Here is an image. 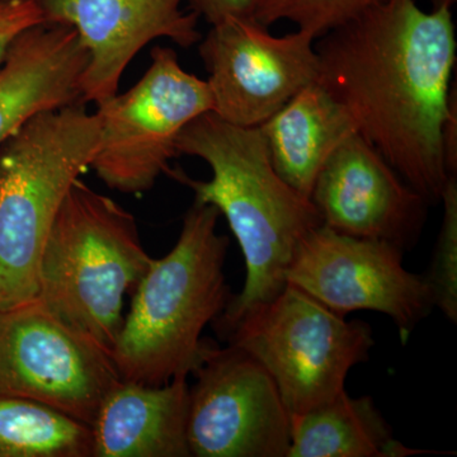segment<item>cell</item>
Listing matches in <instances>:
<instances>
[{
	"mask_svg": "<svg viewBox=\"0 0 457 457\" xmlns=\"http://www.w3.org/2000/svg\"><path fill=\"white\" fill-rule=\"evenodd\" d=\"M212 111L207 80L186 71L176 51L156 46L139 82L97 104L101 144L90 168L114 191H149L179 155L176 144L183 129Z\"/></svg>",
	"mask_w": 457,
	"mask_h": 457,
	"instance_id": "52a82bcc",
	"label": "cell"
},
{
	"mask_svg": "<svg viewBox=\"0 0 457 457\" xmlns=\"http://www.w3.org/2000/svg\"><path fill=\"white\" fill-rule=\"evenodd\" d=\"M42 22L36 0H0V66L18 36Z\"/></svg>",
	"mask_w": 457,
	"mask_h": 457,
	"instance_id": "44dd1931",
	"label": "cell"
},
{
	"mask_svg": "<svg viewBox=\"0 0 457 457\" xmlns=\"http://www.w3.org/2000/svg\"><path fill=\"white\" fill-rule=\"evenodd\" d=\"M260 128L278 176L308 198L327 159L357 131L351 114L318 80L303 87Z\"/></svg>",
	"mask_w": 457,
	"mask_h": 457,
	"instance_id": "2e32d148",
	"label": "cell"
},
{
	"mask_svg": "<svg viewBox=\"0 0 457 457\" xmlns=\"http://www.w3.org/2000/svg\"><path fill=\"white\" fill-rule=\"evenodd\" d=\"M220 212L195 201L176 245L149 269L132 294L112 356L120 378L159 386L198 368L204 328L231 296L225 279L228 237L218 233Z\"/></svg>",
	"mask_w": 457,
	"mask_h": 457,
	"instance_id": "3957f363",
	"label": "cell"
},
{
	"mask_svg": "<svg viewBox=\"0 0 457 457\" xmlns=\"http://www.w3.org/2000/svg\"><path fill=\"white\" fill-rule=\"evenodd\" d=\"M152 260L134 215L78 179L42 249L36 299L111 354L125 320V297Z\"/></svg>",
	"mask_w": 457,
	"mask_h": 457,
	"instance_id": "277c9868",
	"label": "cell"
},
{
	"mask_svg": "<svg viewBox=\"0 0 457 457\" xmlns=\"http://www.w3.org/2000/svg\"><path fill=\"white\" fill-rule=\"evenodd\" d=\"M176 145L179 154L197 156L212 168L206 182L173 174L195 192V201L212 204L227 218L245 255V287L215 320L224 327L285 287L297 245L321 220L311 198L273 168L260 126L233 125L212 111L189 122Z\"/></svg>",
	"mask_w": 457,
	"mask_h": 457,
	"instance_id": "7a4b0ae2",
	"label": "cell"
},
{
	"mask_svg": "<svg viewBox=\"0 0 457 457\" xmlns=\"http://www.w3.org/2000/svg\"><path fill=\"white\" fill-rule=\"evenodd\" d=\"M311 201L321 224L332 230L390 243L403 252L420 239L429 204L359 131L327 159Z\"/></svg>",
	"mask_w": 457,
	"mask_h": 457,
	"instance_id": "7c38bea8",
	"label": "cell"
},
{
	"mask_svg": "<svg viewBox=\"0 0 457 457\" xmlns=\"http://www.w3.org/2000/svg\"><path fill=\"white\" fill-rule=\"evenodd\" d=\"M403 254L390 243L345 236L321 224L297 245L286 284L343 317L360 311L387 315L407 339L435 306L425 276L409 272Z\"/></svg>",
	"mask_w": 457,
	"mask_h": 457,
	"instance_id": "9c48e42d",
	"label": "cell"
},
{
	"mask_svg": "<svg viewBox=\"0 0 457 457\" xmlns=\"http://www.w3.org/2000/svg\"><path fill=\"white\" fill-rule=\"evenodd\" d=\"M290 418L287 457H403L428 453L396 441L374 400L352 398L345 390L326 404Z\"/></svg>",
	"mask_w": 457,
	"mask_h": 457,
	"instance_id": "e0dca14e",
	"label": "cell"
},
{
	"mask_svg": "<svg viewBox=\"0 0 457 457\" xmlns=\"http://www.w3.org/2000/svg\"><path fill=\"white\" fill-rule=\"evenodd\" d=\"M444 216L431 269L425 276L433 306L457 320V176L450 177L441 196Z\"/></svg>",
	"mask_w": 457,
	"mask_h": 457,
	"instance_id": "ffe728a7",
	"label": "cell"
},
{
	"mask_svg": "<svg viewBox=\"0 0 457 457\" xmlns=\"http://www.w3.org/2000/svg\"><path fill=\"white\" fill-rule=\"evenodd\" d=\"M257 0H189V9L210 25L228 17L253 18Z\"/></svg>",
	"mask_w": 457,
	"mask_h": 457,
	"instance_id": "7402d4cb",
	"label": "cell"
},
{
	"mask_svg": "<svg viewBox=\"0 0 457 457\" xmlns=\"http://www.w3.org/2000/svg\"><path fill=\"white\" fill-rule=\"evenodd\" d=\"M218 329L269 372L290 414L336 398L351 369L368 361L374 347L369 324L345 320L288 284Z\"/></svg>",
	"mask_w": 457,
	"mask_h": 457,
	"instance_id": "8992f818",
	"label": "cell"
},
{
	"mask_svg": "<svg viewBox=\"0 0 457 457\" xmlns=\"http://www.w3.org/2000/svg\"><path fill=\"white\" fill-rule=\"evenodd\" d=\"M185 0H36L44 22L73 27L89 54L83 75L84 104L119 93L125 69L156 38L187 49L201 41L198 17Z\"/></svg>",
	"mask_w": 457,
	"mask_h": 457,
	"instance_id": "4fadbf2b",
	"label": "cell"
},
{
	"mask_svg": "<svg viewBox=\"0 0 457 457\" xmlns=\"http://www.w3.org/2000/svg\"><path fill=\"white\" fill-rule=\"evenodd\" d=\"M209 73L213 111L243 128H257L303 87L317 82L315 38L300 31L273 36L254 18L228 17L198 42Z\"/></svg>",
	"mask_w": 457,
	"mask_h": 457,
	"instance_id": "8fae6325",
	"label": "cell"
},
{
	"mask_svg": "<svg viewBox=\"0 0 457 457\" xmlns=\"http://www.w3.org/2000/svg\"><path fill=\"white\" fill-rule=\"evenodd\" d=\"M187 378L152 386L120 381L92 426L93 457H189Z\"/></svg>",
	"mask_w": 457,
	"mask_h": 457,
	"instance_id": "9a60e30c",
	"label": "cell"
},
{
	"mask_svg": "<svg viewBox=\"0 0 457 457\" xmlns=\"http://www.w3.org/2000/svg\"><path fill=\"white\" fill-rule=\"evenodd\" d=\"M0 457H93L92 428L50 405L0 395Z\"/></svg>",
	"mask_w": 457,
	"mask_h": 457,
	"instance_id": "ac0fdd59",
	"label": "cell"
},
{
	"mask_svg": "<svg viewBox=\"0 0 457 457\" xmlns=\"http://www.w3.org/2000/svg\"><path fill=\"white\" fill-rule=\"evenodd\" d=\"M88 62L71 26L42 22L21 33L0 66V145L36 114L83 102Z\"/></svg>",
	"mask_w": 457,
	"mask_h": 457,
	"instance_id": "5bb4252c",
	"label": "cell"
},
{
	"mask_svg": "<svg viewBox=\"0 0 457 457\" xmlns=\"http://www.w3.org/2000/svg\"><path fill=\"white\" fill-rule=\"evenodd\" d=\"M189 386L187 442L195 457H287L290 411L269 372L236 345L206 350Z\"/></svg>",
	"mask_w": 457,
	"mask_h": 457,
	"instance_id": "30bf717a",
	"label": "cell"
},
{
	"mask_svg": "<svg viewBox=\"0 0 457 457\" xmlns=\"http://www.w3.org/2000/svg\"><path fill=\"white\" fill-rule=\"evenodd\" d=\"M120 381L112 356L40 300L0 308V395L35 400L92 426Z\"/></svg>",
	"mask_w": 457,
	"mask_h": 457,
	"instance_id": "ba28073f",
	"label": "cell"
},
{
	"mask_svg": "<svg viewBox=\"0 0 457 457\" xmlns=\"http://www.w3.org/2000/svg\"><path fill=\"white\" fill-rule=\"evenodd\" d=\"M384 0H257L254 20L270 27L290 21L300 31L321 37L365 13Z\"/></svg>",
	"mask_w": 457,
	"mask_h": 457,
	"instance_id": "d6986e66",
	"label": "cell"
},
{
	"mask_svg": "<svg viewBox=\"0 0 457 457\" xmlns=\"http://www.w3.org/2000/svg\"><path fill=\"white\" fill-rule=\"evenodd\" d=\"M315 41L318 82L411 187L441 201L456 176L445 144L457 107L453 8L384 0Z\"/></svg>",
	"mask_w": 457,
	"mask_h": 457,
	"instance_id": "6da1fadb",
	"label": "cell"
},
{
	"mask_svg": "<svg viewBox=\"0 0 457 457\" xmlns=\"http://www.w3.org/2000/svg\"><path fill=\"white\" fill-rule=\"evenodd\" d=\"M99 144L97 112L78 102L36 114L0 145V308L37 297L50 228Z\"/></svg>",
	"mask_w": 457,
	"mask_h": 457,
	"instance_id": "5b68a950",
	"label": "cell"
},
{
	"mask_svg": "<svg viewBox=\"0 0 457 457\" xmlns=\"http://www.w3.org/2000/svg\"><path fill=\"white\" fill-rule=\"evenodd\" d=\"M429 2H431L432 9L444 7V5L453 8V5L455 4L456 0H429Z\"/></svg>",
	"mask_w": 457,
	"mask_h": 457,
	"instance_id": "603a6c76",
	"label": "cell"
}]
</instances>
